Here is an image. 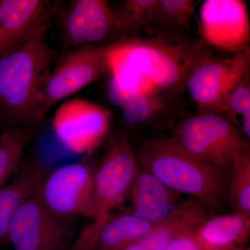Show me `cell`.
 I'll list each match as a JSON object with an SVG mask.
<instances>
[{
    "instance_id": "cell-25",
    "label": "cell",
    "mask_w": 250,
    "mask_h": 250,
    "mask_svg": "<svg viewBox=\"0 0 250 250\" xmlns=\"http://www.w3.org/2000/svg\"><path fill=\"white\" fill-rule=\"evenodd\" d=\"M197 1L192 0H160L156 24L175 31L192 30Z\"/></svg>"
},
{
    "instance_id": "cell-27",
    "label": "cell",
    "mask_w": 250,
    "mask_h": 250,
    "mask_svg": "<svg viewBox=\"0 0 250 250\" xmlns=\"http://www.w3.org/2000/svg\"><path fill=\"white\" fill-rule=\"evenodd\" d=\"M24 40L10 34V33L0 27V55L1 53L8 52V51L12 49V47H14L18 42L19 43L21 41H24Z\"/></svg>"
},
{
    "instance_id": "cell-26",
    "label": "cell",
    "mask_w": 250,
    "mask_h": 250,
    "mask_svg": "<svg viewBox=\"0 0 250 250\" xmlns=\"http://www.w3.org/2000/svg\"><path fill=\"white\" fill-rule=\"evenodd\" d=\"M165 250H205L195 239L192 233L179 237L171 242Z\"/></svg>"
},
{
    "instance_id": "cell-2",
    "label": "cell",
    "mask_w": 250,
    "mask_h": 250,
    "mask_svg": "<svg viewBox=\"0 0 250 250\" xmlns=\"http://www.w3.org/2000/svg\"><path fill=\"white\" fill-rule=\"evenodd\" d=\"M140 168L181 195L196 199L211 213L228 204L229 170L188 154L170 136H141L131 143Z\"/></svg>"
},
{
    "instance_id": "cell-23",
    "label": "cell",
    "mask_w": 250,
    "mask_h": 250,
    "mask_svg": "<svg viewBox=\"0 0 250 250\" xmlns=\"http://www.w3.org/2000/svg\"><path fill=\"white\" fill-rule=\"evenodd\" d=\"M110 75L108 99L112 104L121 107L139 94L156 90L146 77L138 72H121Z\"/></svg>"
},
{
    "instance_id": "cell-18",
    "label": "cell",
    "mask_w": 250,
    "mask_h": 250,
    "mask_svg": "<svg viewBox=\"0 0 250 250\" xmlns=\"http://www.w3.org/2000/svg\"><path fill=\"white\" fill-rule=\"evenodd\" d=\"M250 216L233 212L210 215L192 233L205 250H225L248 239Z\"/></svg>"
},
{
    "instance_id": "cell-17",
    "label": "cell",
    "mask_w": 250,
    "mask_h": 250,
    "mask_svg": "<svg viewBox=\"0 0 250 250\" xmlns=\"http://www.w3.org/2000/svg\"><path fill=\"white\" fill-rule=\"evenodd\" d=\"M225 114L241 117L242 134L250 138V49H243L231 57V64L223 93Z\"/></svg>"
},
{
    "instance_id": "cell-4",
    "label": "cell",
    "mask_w": 250,
    "mask_h": 250,
    "mask_svg": "<svg viewBox=\"0 0 250 250\" xmlns=\"http://www.w3.org/2000/svg\"><path fill=\"white\" fill-rule=\"evenodd\" d=\"M170 137L184 151L200 161L229 170L233 161L250 151V140L221 113H196L181 118Z\"/></svg>"
},
{
    "instance_id": "cell-19",
    "label": "cell",
    "mask_w": 250,
    "mask_h": 250,
    "mask_svg": "<svg viewBox=\"0 0 250 250\" xmlns=\"http://www.w3.org/2000/svg\"><path fill=\"white\" fill-rule=\"evenodd\" d=\"M170 101L156 90L140 93L122 107L123 120L130 127L151 130L154 134H159L162 130H171L177 122L165 109Z\"/></svg>"
},
{
    "instance_id": "cell-9",
    "label": "cell",
    "mask_w": 250,
    "mask_h": 250,
    "mask_svg": "<svg viewBox=\"0 0 250 250\" xmlns=\"http://www.w3.org/2000/svg\"><path fill=\"white\" fill-rule=\"evenodd\" d=\"M70 221L49 213L34 195L11 220L9 243L14 250H72L76 237Z\"/></svg>"
},
{
    "instance_id": "cell-8",
    "label": "cell",
    "mask_w": 250,
    "mask_h": 250,
    "mask_svg": "<svg viewBox=\"0 0 250 250\" xmlns=\"http://www.w3.org/2000/svg\"><path fill=\"white\" fill-rule=\"evenodd\" d=\"M107 108L83 99L61 104L52 120V130L59 143L75 155L90 154L103 142L111 127Z\"/></svg>"
},
{
    "instance_id": "cell-7",
    "label": "cell",
    "mask_w": 250,
    "mask_h": 250,
    "mask_svg": "<svg viewBox=\"0 0 250 250\" xmlns=\"http://www.w3.org/2000/svg\"><path fill=\"white\" fill-rule=\"evenodd\" d=\"M108 72L105 46H83L67 54L46 80L36 98L29 125L40 121L54 104Z\"/></svg>"
},
{
    "instance_id": "cell-20",
    "label": "cell",
    "mask_w": 250,
    "mask_h": 250,
    "mask_svg": "<svg viewBox=\"0 0 250 250\" xmlns=\"http://www.w3.org/2000/svg\"><path fill=\"white\" fill-rule=\"evenodd\" d=\"M45 4L40 0L0 1V27L24 40L44 23L41 20Z\"/></svg>"
},
{
    "instance_id": "cell-1",
    "label": "cell",
    "mask_w": 250,
    "mask_h": 250,
    "mask_svg": "<svg viewBox=\"0 0 250 250\" xmlns=\"http://www.w3.org/2000/svg\"><path fill=\"white\" fill-rule=\"evenodd\" d=\"M108 73L136 72L170 100L185 91L188 78L212 57L202 40L179 34L128 38L105 46Z\"/></svg>"
},
{
    "instance_id": "cell-14",
    "label": "cell",
    "mask_w": 250,
    "mask_h": 250,
    "mask_svg": "<svg viewBox=\"0 0 250 250\" xmlns=\"http://www.w3.org/2000/svg\"><path fill=\"white\" fill-rule=\"evenodd\" d=\"M231 58L213 57L195 67L188 78L187 90L197 108V113H216L225 115L223 93L231 67Z\"/></svg>"
},
{
    "instance_id": "cell-22",
    "label": "cell",
    "mask_w": 250,
    "mask_h": 250,
    "mask_svg": "<svg viewBox=\"0 0 250 250\" xmlns=\"http://www.w3.org/2000/svg\"><path fill=\"white\" fill-rule=\"evenodd\" d=\"M228 200L233 212L250 216V151L238 156L230 166Z\"/></svg>"
},
{
    "instance_id": "cell-11",
    "label": "cell",
    "mask_w": 250,
    "mask_h": 250,
    "mask_svg": "<svg viewBox=\"0 0 250 250\" xmlns=\"http://www.w3.org/2000/svg\"><path fill=\"white\" fill-rule=\"evenodd\" d=\"M126 32L119 12L104 0L74 1L63 21L65 40L74 46H88Z\"/></svg>"
},
{
    "instance_id": "cell-10",
    "label": "cell",
    "mask_w": 250,
    "mask_h": 250,
    "mask_svg": "<svg viewBox=\"0 0 250 250\" xmlns=\"http://www.w3.org/2000/svg\"><path fill=\"white\" fill-rule=\"evenodd\" d=\"M202 41L233 54L249 47L250 25L246 2L206 0L199 11Z\"/></svg>"
},
{
    "instance_id": "cell-13",
    "label": "cell",
    "mask_w": 250,
    "mask_h": 250,
    "mask_svg": "<svg viewBox=\"0 0 250 250\" xmlns=\"http://www.w3.org/2000/svg\"><path fill=\"white\" fill-rule=\"evenodd\" d=\"M211 213L201 202L189 197L164 220L154 224L147 234L121 250H165L174 240L193 233Z\"/></svg>"
},
{
    "instance_id": "cell-24",
    "label": "cell",
    "mask_w": 250,
    "mask_h": 250,
    "mask_svg": "<svg viewBox=\"0 0 250 250\" xmlns=\"http://www.w3.org/2000/svg\"><path fill=\"white\" fill-rule=\"evenodd\" d=\"M160 0H127L120 11L126 32L136 34L156 24Z\"/></svg>"
},
{
    "instance_id": "cell-5",
    "label": "cell",
    "mask_w": 250,
    "mask_h": 250,
    "mask_svg": "<svg viewBox=\"0 0 250 250\" xmlns=\"http://www.w3.org/2000/svg\"><path fill=\"white\" fill-rule=\"evenodd\" d=\"M139 169L127 137L120 136L108 145L94 177L91 200L85 215L92 222L86 228L101 225L129 197Z\"/></svg>"
},
{
    "instance_id": "cell-3",
    "label": "cell",
    "mask_w": 250,
    "mask_h": 250,
    "mask_svg": "<svg viewBox=\"0 0 250 250\" xmlns=\"http://www.w3.org/2000/svg\"><path fill=\"white\" fill-rule=\"evenodd\" d=\"M45 29L42 23L19 47L0 57V105L13 119L27 125L56 58L43 40Z\"/></svg>"
},
{
    "instance_id": "cell-6",
    "label": "cell",
    "mask_w": 250,
    "mask_h": 250,
    "mask_svg": "<svg viewBox=\"0 0 250 250\" xmlns=\"http://www.w3.org/2000/svg\"><path fill=\"white\" fill-rule=\"evenodd\" d=\"M98 164L81 160L43 171L36 188V199L47 211L62 220L85 216Z\"/></svg>"
},
{
    "instance_id": "cell-12",
    "label": "cell",
    "mask_w": 250,
    "mask_h": 250,
    "mask_svg": "<svg viewBox=\"0 0 250 250\" xmlns=\"http://www.w3.org/2000/svg\"><path fill=\"white\" fill-rule=\"evenodd\" d=\"M153 225L131 209L113 213L97 228H84L72 250H121L147 234Z\"/></svg>"
},
{
    "instance_id": "cell-21",
    "label": "cell",
    "mask_w": 250,
    "mask_h": 250,
    "mask_svg": "<svg viewBox=\"0 0 250 250\" xmlns=\"http://www.w3.org/2000/svg\"><path fill=\"white\" fill-rule=\"evenodd\" d=\"M32 134L27 128L7 130L0 134V188L17 172Z\"/></svg>"
},
{
    "instance_id": "cell-16",
    "label": "cell",
    "mask_w": 250,
    "mask_h": 250,
    "mask_svg": "<svg viewBox=\"0 0 250 250\" xmlns=\"http://www.w3.org/2000/svg\"><path fill=\"white\" fill-rule=\"evenodd\" d=\"M43 171L36 160L22 162L12 178L0 188V246L9 243L11 220L23 205L35 195Z\"/></svg>"
},
{
    "instance_id": "cell-15",
    "label": "cell",
    "mask_w": 250,
    "mask_h": 250,
    "mask_svg": "<svg viewBox=\"0 0 250 250\" xmlns=\"http://www.w3.org/2000/svg\"><path fill=\"white\" fill-rule=\"evenodd\" d=\"M182 195L139 167L130 192L131 210L143 220L157 223L183 202Z\"/></svg>"
}]
</instances>
